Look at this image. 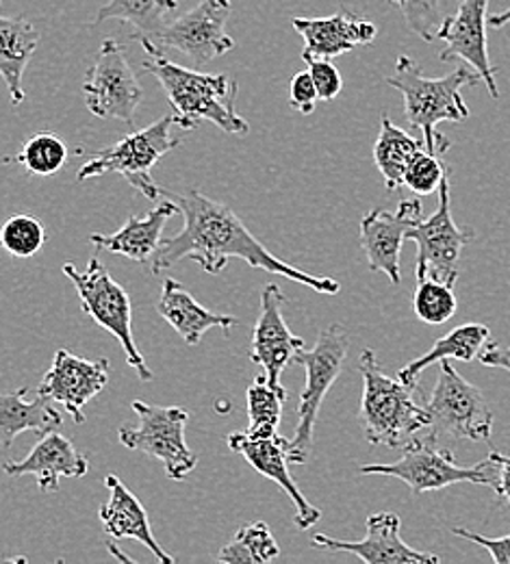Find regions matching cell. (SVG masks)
<instances>
[{"mask_svg": "<svg viewBox=\"0 0 510 564\" xmlns=\"http://www.w3.org/2000/svg\"><path fill=\"white\" fill-rule=\"evenodd\" d=\"M183 215V228L172 239H163L150 265V274H159L183 259L196 261L207 274L218 276L230 259L246 261L252 270H263L293 282H300L317 293L337 295L341 282L313 276L300 268L276 259L241 221V217L226 205L207 198L198 189L172 194L161 189Z\"/></svg>", "mask_w": 510, "mask_h": 564, "instance_id": "cell-1", "label": "cell"}, {"mask_svg": "<svg viewBox=\"0 0 510 564\" xmlns=\"http://www.w3.org/2000/svg\"><path fill=\"white\" fill-rule=\"evenodd\" d=\"M140 44L148 55L144 68L161 83L178 129L194 131L203 122H214L228 135H246L250 131V124L235 109L237 83L230 76L183 68L148 42Z\"/></svg>", "mask_w": 510, "mask_h": 564, "instance_id": "cell-2", "label": "cell"}, {"mask_svg": "<svg viewBox=\"0 0 510 564\" xmlns=\"http://www.w3.org/2000/svg\"><path fill=\"white\" fill-rule=\"evenodd\" d=\"M480 74L469 68H456L441 78H426L422 68L406 55L398 57L395 72L384 78L404 98V109L413 131H420L424 145L433 154L449 150L452 141L437 131L441 122H463L469 116L460 89L476 85Z\"/></svg>", "mask_w": 510, "mask_h": 564, "instance_id": "cell-3", "label": "cell"}, {"mask_svg": "<svg viewBox=\"0 0 510 564\" xmlns=\"http://www.w3.org/2000/svg\"><path fill=\"white\" fill-rule=\"evenodd\" d=\"M359 371L363 376L359 417L365 438L371 445H387L391 449L404 447L406 438L428 427L431 417L426 406H420L413 398L415 387L404 384L400 378H389L373 350L361 352Z\"/></svg>", "mask_w": 510, "mask_h": 564, "instance_id": "cell-4", "label": "cell"}, {"mask_svg": "<svg viewBox=\"0 0 510 564\" xmlns=\"http://www.w3.org/2000/svg\"><path fill=\"white\" fill-rule=\"evenodd\" d=\"M350 350V335L344 326L333 324L324 328L317 337L313 350H300L293 362L306 369V384L300 393V404L295 409L297 425L287 443V458L293 465H304L313 452L315 443V425L319 417V409L330 387L344 371L346 358Z\"/></svg>", "mask_w": 510, "mask_h": 564, "instance_id": "cell-5", "label": "cell"}, {"mask_svg": "<svg viewBox=\"0 0 510 564\" xmlns=\"http://www.w3.org/2000/svg\"><path fill=\"white\" fill-rule=\"evenodd\" d=\"M435 436L428 434L424 438H411L404 445V454L395 463H380V465H363L359 471L365 476H384L402 480L413 495L441 491L452 485L469 482L491 487L498 478L496 458L489 454L487 460L478 463L476 467H460L456 465L449 449H441L435 445Z\"/></svg>", "mask_w": 510, "mask_h": 564, "instance_id": "cell-6", "label": "cell"}, {"mask_svg": "<svg viewBox=\"0 0 510 564\" xmlns=\"http://www.w3.org/2000/svg\"><path fill=\"white\" fill-rule=\"evenodd\" d=\"M64 274L73 281L80 300L83 313H87L100 328L111 333L122 350L127 362L138 371L140 380L150 382L152 371L140 352L133 335V302L127 289L105 270V265L94 257L85 270H78L74 263H66Z\"/></svg>", "mask_w": 510, "mask_h": 564, "instance_id": "cell-7", "label": "cell"}, {"mask_svg": "<svg viewBox=\"0 0 510 564\" xmlns=\"http://www.w3.org/2000/svg\"><path fill=\"white\" fill-rule=\"evenodd\" d=\"M172 127L174 118L170 113L147 129L98 150L85 165H80L76 181L85 183L87 178L102 174H122L135 192H140L148 200H156L161 189L152 178V167L161 161L163 154L181 145V140L172 138Z\"/></svg>", "mask_w": 510, "mask_h": 564, "instance_id": "cell-8", "label": "cell"}, {"mask_svg": "<svg viewBox=\"0 0 510 564\" xmlns=\"http://www.w3.org/2000/svg\"><path fill=\"white\" fill-rule=\"evenodd\" d=\"M131 409L135 411L140 423L120 425V443L127 449L156 458L163 465L167 478L183 482L198 467V456L185 441L189 413L181 406H152L142 400H135Z\"/></svg>", "mask_w": 510, "mask_h": 564, "instance_id": "cell-9", "label": "cell"}, {"mask_svg": "<svg viewBox=\"0 0 510 564\" xmlns=\"http://www.w3.org/2000/svg\"><path fill=\"white\" fill-rule=\"evenodd\" d=\"M428 430L437 438L447 434L454 438L487 443L493 434V409L478 387L467 382L449 360L438 362L435 391L426 404Z\"/></svg>", "mask_w": 510, "mask_h": 564, "instance_id": "cell-10", "label": "cell"}, {"mask_svg": "<svg viewBox=\"0 0 510 564\" xmlns=\"http://www.w3.org/2000/svg\"><path fill=\"white\" fill-rule=\"evenodd\" d=\"M230 11V0H200L187 13L167 20L152 40L135 35H131V40L148 42L161 53L167 48L178 51L198 68H203L235 48V40L226 33V20Z\"/></svg>", "mask_w": 510, "mask_h": 564, "instance_id": "cell-11", "label": "cell"}, {"mask_svg": "<svg viewBox=\"0 0 510 564\" xmlns=\"http://www.w3.org/2000/svg\"><path fill=\"white\" fill-rule=\"evenodd\" d=\"M83 96L87 109L102 120L135 124V111L142 105L144 89L138 74L129 64L127 48L116 40H105L91 68L83 80Z\"/></svg>", "mask_w": 510, "mask_h": 564, "instance_id": "cell-12", "label": "cell"}, {"mask_svg": "<svg viewBox=\"0 0 510 564\" xmlns=\"http://www.w3.org/2000/svg\"><path fill=\"white\" fill-rule=\"evenodd\" d=\"M438 207L428 219H422L415 228L409 230L406 239L417 246V265L415 276H431L437 281L456 284L458 263L463 248L474 241L471 228L456 226L449 209V174L438 185Z\"/></svg>", "mask_w": 510, "mask_h": 564, "instance_id": "cell-13", "label": "cell"}, {"mask_svg": "<svg viewBox=\"0 0 510 564\" xmlns=\"http://www.w3.org/2000/svg\"><path fill=\"white\" fill-rule=\"evenodd\" d=\"M111 365L107 358L87 360L59 350L37 387V395L62 404L74 423L85 422V406L107 389Z\"/></svg>", "mask_w": 510, "mask_h": 564, "instance_id": "cell-14", "label": "cell"}, {"mask_svg": "<svg viewBox=\"0 0 510 564\" xmlns=\"http://www.w3.org/2000/svg\"><path fill=\"white\" fill-rule=\"evenodd\" d=\"M487 7L489 0H458V9L454 15H447L443 26L438 29L437 40L445 42L441 53V62L463 59L480 78L487 83L491 98L500 96L496 74L498 68L491 66L487 51Z\"/></svg>", "mask_w": 510, "mask_h": 564, "instance_id": "cell-15", "label": "cell"}, {"mask_svg": "<svg viewBox=\"0 0 510 564\" xmlns=\"http://www.w3.org/2000/svg\"><path fill=\"white\" fill-rule=\"evenodd\" d=\"M287 295L279 284H265L261 291V311L252 333L250 358L263 367V376L272 387H281V376L290 367L295 354L304 348V341L293 335L283 317V304Z\"/></svg>", "mask_w": 510, "mask_h": 564, "instance_id": "cell-16", "label": "cell"}, {"mask_svg": "<svg viewBox=\"0 0 510 564\" xmlns=\"http://www.w3.org/2000/svg\"><path fill=\"white\" fill-rule=\"evenodd\" d=\"M424 219L422 200L411 198L400 203L398 212L373 209L361 219V246L367 254L369 270L384 274L395 286L400 276V252L411 228Z\"/></svg>", "mask_w": 510, "mask_h": 564, "instance_id": "cell-17", "label": "cell"}, {"mask_svg": "<svg viewBox=\"0 0 510 564\" xmlns=\"http://www.w3.org/2000/svg\"><path fill=\"white\" fill-rule=\"evenodd\" d=\"M363 541H339L326 534H315L311 545L326 552L355 554L365 564H438V556L417 552L400 539L402 521L393 512H376L365 521Z\"/></svg>", "mask_w": 510, "mask_h": 564, "instance_id": "cell-18", "label": "cell"}, {"mask_svg": "<svg viewBox=\"0 0 510 564\" xmlns=\"http://www.w3.org/2000/svg\"><path fill=\"white\" fill-rule=\"evenodd\" d=\"M226 443L232 452L241 454L250 467H254L261 476L276 482L295 506L293 523L300 532L311 530L319 519L322 510L315 508L302 491L295 487L290 474V458H287V438L281 434L276 436H252L248 432H232L226 436Z\"/></svg>", "mask_w": 510, "mask_h": 564, "instance_id": "cell-19", "label": "cell"}, {"mask_svg": "<svg viewBox=\"0 0 510 564\" xmlns=\"http://www.w3.org/2000/svg\"><path fill=\"white\" fill-rule=\"evenodd\" d=\"M293 29L304 40L302 59H335L357 46L376 40V24L352 9H341L328 18H293Z\"/></svg>", "mask_w": 510, "mask_h": 564, "instance_id": "cell-20", "label": "cell"}, {"mask_svg": "<svg viewBox=\"0 0 510 564\" xmlns=\"http://www.w3.org/2000/svg\"><path fill=\"white\" fill-rule=\"evenodd\" d=\"M0 469L9 478L33 476L42 491L57 494L62 478H83L89 471V460L68 436L53 430L22 460H7Z\"/></svg>", "mask_w": 510, "mask_h": 564, "instance_id": "cell-21", "label": "cell"}, {"mask_svg": "<svg viewBox=\"0 0 510 564\" xmlns=\"http://www.w3.org/2000/svg\"><path fill=\"white\" fill-rule=\"evenodd\" d=\"M176 213H178V207L170 198L161 200L148 215H142V217L131 215L118 232H111V235L91 232L89 243L98 250H107L111 254H122L150 270V265L156 257V250L163 241L161 239L163 228H165L167 219L174 217Z\"/></svg>", "mask_w": 510, "mask_h": 564, "instance_id": "cell-22", "label": "cell"}, {"mask_svg": "<svg viewBox=\"0 0 510 564\" xmlns=\"http://www.w3.org/2000/svg\"><path fill=\"white\" fill-rule=\"evenodd\" d=\"M105 485L109 489V501L102 503L98 510L105 532L113 539H133L142 543L159 563H174V558L165 554L163 547L156 543L142 501L129 491V487L118 476H109Z\"/></svg>", "mask_w": 510, "mask_h": 564, "instance_id": "cell-23", "label": "cell"}, {"mask_svg": "<svg viewBox=\"0 0 510 564\" xmlns=\"http://www.w3.org/2000/svg\"><path fill=\"white\" fill-rule=\"evenodd\" d=\"M156 313L183 337L187 346H198L207 330L221 328L228 333L239 324L232 315H219L205 308L183 284L174 279H165Z\"/></svg>", "mask_w": 510, "mask_h": 564, "instance_id": "cell-24", "label": "cell"}, {"mask_svg": "<svg viewBox=\"0 0 510 564\" xmlns=\"http://www.w3.org/2000/svg\"><path fill=\"white\" fill-rule=\"evenodd\" d=\"M37 44L40 31L33 22L0 13V78L4 80L13 105L24 102L22 78Z\"/></svg>", "mask_w": 510, "mask_h": 564, "instance_id": "cell-25", "label": "cell"}, {"mask_svg": "<svg viewBox=\"0 0 510 564\" xmlns=\"http://www.w3.org/2000/svg\"><path fill=\"white\" fill-rule=\"evenodd\" d=\"M26 387L9 393H0V447L9 449L18 434L37 432L46 434L64 425V415L53 406L48 398L37 395L35 402H26Z\"/></svg>", "mask_w": 510, "mask_h": 564, "instance_id": "cell-26", "label": "cell"}, {"mask_svg": "<svg viewBox=\"0 0 510 564\" xmlns=\"http://www.w3.org/2000/svg\"><path fill=\"white\" fill-rule=\"evenodd\" d=\"M491 341V333L487 326L482 324H463L454 330H449L447 335H443L437 339V344L426 354H422L420 358L406 362L400 371L398 378L409 384V387H417L420 376L435 362L441 360H460V362H471L476 360L482 348Z\"/></svg>", "mask_w": 510, "mask_h": 564, "instance_id": "cell-27", "label": "cell"}, {"mask_svg": "<svg viewBox=\"0 0 510 564\" xmlns=\"http://www.w3.org/2000/svg\"><path fill=\"white\" fill-rule=\"evenodd\" d=\"M422 148H426L422 138H413L404 129L395 127L389 118H382L378 140L373 143V161L384 178L387 192H395L402 185L409 161Z\"/></svg>", "mask_w": 510, "mask_h": 564, "instance_id": "cell-28", "label": "cell"}, {"mask_svg": "<svg viewBox=\"0 0 510 564\" xmlns=\"http://www.w3.org/2000/svg\"><path fill=\"white\" fill-rule=\"evenodd\" d=\"M176 9L178 0H109L98 9L91 26H100L105 20H122L135 26V37L152 40Z\"/></svg>", "mask_w": 510, "mask_h": 564, "instance_id": "cell-29", "label": "cell"}, {"mask_svg": "<svg viewBox=\"0 0 510 564\" xmlns=\"http://www.w3.org/2000/svg\"><path fill=\"white\" fill-rule=\"evenodd\" d=\"M287 389L272 387L265 376L254 378L246 391L248 402V434L252 436H276L283 417V406L287 402Z\"/></svg>", "mask_w": 510, "mask_h": 564, "instance_id": "cell-30", "label": "cell"}, {"mask_svg": "<svg viewBox=\"0 0 510 564\" xmlns=\"http://www.w3.org/2000/svg\"><path fill=\"white\" fill-rule=\"evenodd\" d=\"M281 556V547L272 536L268 523L257 521L241 528L235 539L221 547L219 563L226 564H265Z\"/></svg>", "mask_w": 510, "mask_h": 564, "instance_id": "cell-31", "label": "cell"}, {"mask_svg": "<svg viewBox=\"0 0 510 564\" xmlns=\"http://www.w3.org/2000/svg\"><path fill=\"white\" fill-rule=\"evenodd\" d=\"M70 156L68 143L55 133H37L24 141L22 150L13 156L29 174L53 176L57 174Z\"/></svg>", "mask_w": 510, "mask_h": 564, "instance_id": "cell-32", "label": "cell"}, {"mask_svg": "<svg viewBox=\"0 0 510 564\" xmlns=\"http://www.w3.org/2000/svg\"><path fill=\"white\" fill-rule=\"evenodd\" d=\"M413 308L420 322L428 326H438L449 322L458 311V300L454 284L422 276L417 279V289L413 295Z\"/></svg>", "mask_w": 510, "mask_h": 564, "instance_id": "cell-33", "label": "cell"}, {"mask_svg": "<svg viewBox=\"0 0 510 564\" xmlns=\"http://www.w3.org/2000/svg\"><path fill=\"white\" fill-rule=\"evenodd\" d=\"M44 241H46L44 224L29 213L11 215L0 228V243L15 259L35 257L42 250Z\"/></svg>", "mask_w": 510, "mask_h": 564, "instance_id": "cell-34", "label": "cell"}, {"mask_svg": "<svg viewBox=\"0 0 510 564\" xmlns=\"http://www.w3.org/2000/svg\"><path fill=\"white\" fill-rule=\"evenodd\" d=\"M400 7L406 26L424 42H435L438 29L447 18V4L452 0H389Z\"/></svg>", "mask_w": 510, "mask_h": 564, "instance_id": "cell-35", "label": "cell"}, {"mask_svg": "<svg viewBox=\"0 0 510 564\" xmlns=\"http://www.w3.org/2000/svg\"><path fill=\"white\" fill-rule=\"evenodd\" d=\"M447 174H449V170L438 159V154H433L426 148H422L409 161V165L404 170V176H402V185L409 187L415 196L424 198V196H431V194L437 192L441 181Z\"/></svg>", "mask_w": 510, "mask_h": 564, "instance_id": "cell-36", "label": "cell"}, {"mask_svg": "<svg viewBox=\"0 0 510 564\" xmlns=\"http://www.w3.org/2000/svg\"><path fill=\"white\" fill-rule=\"evenodd\" d=\"M308 64V74L315 83L317 89V98L319 100H335L341 94L344 87V78L341 72L337 70V66L330 59H313L306 62Z\"/></svg>", "mask_w": 510, "mask_h": 564, "instance_id": "cell-37", "label": "cell"}, {"mask_svg": "<svg viewBox=\"0 0 510 564\" xmlns=\"http://www.w3.org/2000/svg\"><path fill=\"white\" fill-rule=\"evenodd\" d=\"M317 100H319L317 89H315V83H313L308 70L297 72L290 85V102H292L293 109L302 116H308L315 111Z\"/></svg>", "mask_w": 510, "mask_h": 564, "instance_id": "cell-38", "label": "cell"}, {"mask_svg": "<svg viewBox=\"0 0 510 564\" xmlns=\"http://www.w3.org/2000/svg\"><path fill=\"white\" fill-rule=\"evenodd\" d=\"M452 534L458 536V539H465V541H469V543H476V545L485 547V550L491 554L493 563L510 564V534L502 536V539H487V536H480V534H476V532H471V530H465V528H454Z\"/></svg>", "mask_w": 510, "mask_h": 564, "instance_id": "cell-39", "label": "cell"}, {"mask_svg": "<svg viewBox=\"0 0 510 564\" xmlns=\"http://www.w3.org/2000/svg\"><path fill=\"white\" fill-rule=\"evenodd\" d=\"M478 360H480L485 367L507 369L510 373V348H500L496 341H489V344L482 348Z\"/></svg>", "mask_w": 510, "mask_h": 564, "instance_id": "cell-40", "label": "cell"}, {"mask_svg": "<svg viewBox=\"0 0 510 564\" xmlns=\"http://www.w3.org/2000/svg\"><path fill=\"white\" fill-rule=\"evenodd\" d=\"M491 456L496 458V465H498V478H496L493 491L510 506V456H504L500 452H491Z\"/></svg>", "mask_w": 510, "mask_h": 564, "instance_id": "cell-41", "label": "cell"}, {"mask_svg": "<svg viewBox=\"0 0 510 564\" xmlns=\"http://www.w3.org/2000/svg\"><path fill=\"white\" fill-rule=\"evenodd\" d=\"M510 22V7L507 11H502V13H496V15H489L487 18V24L489 26H493V29H502V26H507Z\"/></svg>", "mask_w": 510, "mask_h": 564, "instance_id": "cell-42", "label": "cell"}]
</instances>
